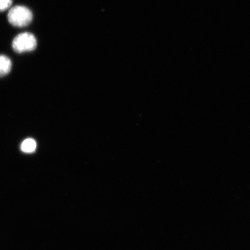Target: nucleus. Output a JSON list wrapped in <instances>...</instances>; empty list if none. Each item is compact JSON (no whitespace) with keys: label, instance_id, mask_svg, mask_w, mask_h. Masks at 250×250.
<instances>
[{"label":"nucleus","instance_id":"1","mask_svg":"<svg viewBox=\"0 0 250 250\" xmlns=\"http://www.w3.org/2000/svg\"><path fill=\"white\" fill-rule=\"evenodd\" d=\"M9 23L16 27H24L31 23L33 12L23 5H16L9 9L7 15Z\"/></svg>","mask_w":250,"mask_h":250},{"label":"nucleus","instance_id":"2","mask_svg":"<svg viewBox=\"0 0 250 250\" xmlns=\"http://www.w3.org/2000/svg\"><path fill=\"white\" fill-rule=\"evenodd\" d=\"M37 46V40L34 34L24 32L18 34L12 42V46L14 51L18 54L33 51Z\"/></svg>","mask_w":250,"mask_h":250},{"label":"nucleus","instance_id":"3","mask_svg":"<svg viewBox=\"0 0 250 250\" xmlns=\"http://www.w3.org/2000/svg\"><path fill=\"white\" fill-rule=\"evenodd\" d=\"M12 68L11 59L7 56L0 55V77H4L9 73Z\"/></svg>","mask_w":250,"mask_h":250},{"label":"nucleus","instance_id":"4","mask_svg":"<svg viewBox=\"0 0 250 250\" xmlns=\"http://www.w3.org/2000/svg\"><path fill=\"white\" fill-rule=\"evenodd\" d=\"M36 148L37 143L35 140L31 138L25 139L21 145V151L27 154L35 152Z\"/></svg>","mask_w":250,"mask_h":250},{"label":"nucleus","instance_id":"5","mask_svg":"<svg viewBox=\"0 0 250 250\" xmlns=\"http://www.w3.org/2000/svg\"><path fill=\"white\" fill-rule=\"evenodd\" d=\"M13 0H0V12L7 10L11 7Z\"/></svg>","mask_w":250,"mask_h":250}]
</instances>
